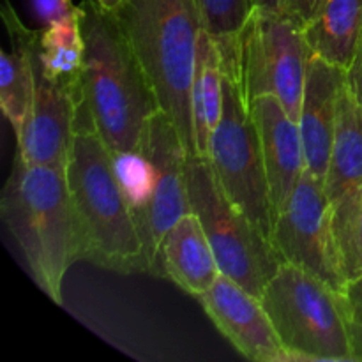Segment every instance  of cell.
Wrapping results in <instances>:
<instances>
[{"mask_svg": "<svg viewBox=\"0 0 362 362\" xmlns=\"http://www.w3.org/2000/svg\"><path fill=\"white\" fill-rule=\"evenodd\" d=\"M76 225L78 262L117 274H151L133 198L115 156L78 106L76 129L66 165Z\"/></svg>", "mask_w": 362, "mask_h": 362, "instance_id": "1", "label": "cell"}, {"mask_svg": "<svg viewBox=\"0 0 362 362\" xmlns=\"http://www.w3.org/2000/svg\"><path fill=\"white\" fill-rule=\"evenodd\" d=\"M80 25L85 45L81 105L117 161L136 159L148 120L159 110L147 74L115 13L83 0Z\"/></svg>", "mask_w": 362, "mask_h": 362, "instance_id": "2", "label": "cell"}, {"mask_svg": "<svg viewBox=\"0 0 362 362\" xmlns=\"http://www.w3.org/2000/svg\"><path fill=\"white\" fill-rule=\"evenodd\" d=\"M0 216L35 285L49 300L62 304L64 278L78 262L66 166L28 165L14 156L0 197Z\"/></svg>", "mask_w": 362, "mask_h": 362, "instance_id": "3", "label": "cell"}, {"mask_svg": "<svg viewBox=\"0 0 362 362\" xmlns=\"http://www.w3.org/2000/svg\"><path fill=\"white\" fill-rule=\"evenodd\" d=\"M159 110L175 124L187 154L198 156L191 112L198 41L205 30L197 0H124L117 11Z\"/></svg>", "mask_w": 362, "mask_h": 362, "instance_id": "4", "label": "cell"}, {"mask_svg": "<svg viewBox=\"0 0 362 362\" xmlns=\"http://www.w3.org/2000/svg\"><path fill=\"white\" fill-rule=\"evenodd\" d=\"M260 299L292 361L354 362V304L345 292L296 265L281 264Z\"/></svg>", "mask_w": 362, "mask_h": 362, "instance_id": "5", "label": "cell"}, {"mask_svg": "<svg viewBox=\"0 0 362 362\" xmlns=\"http://www.w3.org/2000/svg\"><path fill=\"white\" fill-rule=\"evenodd\" d=\"M187 186L221 274L262 297L281 265L272 240L228 200L207 158L187 154Z\"/></svg>", "mask_w": 362, "mask_h": 362, "instance_id": "6", "label": "cell"}, {"mask_svg": "<svg viewBox=\"0 0 362 362\" xmlns=\"http://www.w3.org/2000/svg\"><path fill=\"white\" fill-rule=\"evenodd\" d=\"M311 55L300 21L283 9L253 7L237 42V81L247 106L274 95L299 122Z\"/></svg>", "mask_w": 362, "mask_h": 362, "instance_id": "7", "label": "cell"}, {"mask_svg": "<svg viewBox=\"0 0 362 362\" xmlns=\"http://www.w3.org/2000/svg\"><path fill=\"white\" fill-rule=\"evenodd\" d=\"M207 159L228 200L271 239L274 211L267 170L257 124L237 81L235 62L223 60V110Z\"/></svg>", "mask_w": 362, "mask_h": 362, "instance_id": "8", "label": "cell"}, {"mask_svg": "<svg viewBox=\"0 0 362 362\" xmlns=\"http://www.w3.org/2000/svg\"><path fill=\"white\" fill-rule=\"evenodd\" d=\"M144 170L141 197L133 202L151 274L159 278V250L166 232L191 212L187 152L175 124L163 110L151 117L138 156Z\"/></svg>", "mask_w": 362, "mask_h": 362, "instance_id": "9", "label": "cell"}, {"mask_svg": "<svg viewBox=\"0 0 362 362\" xmlns=\"http://www.w3.org/2000/svg\"><path fill=\"white\" fill-rule=\"evenodd\" d=\"M271 240L281 264L296 265L346 293L349 281L332 232V202L325 180L308 168L276 216Z\"/></svg>", "mask_w": 362, "mask_h": 362, "instance_id": "10", "label": "cell"}, {"mask_svg": "<svg viewBox=\"0 0 362 362\" xmlns=\"http://www.w3.org/2000/svg\"><path fill=\"white\" fill-rule=\"evenodd\" d=\"M202 308L223 338L243 357L253 362H290L260 297L219 274L214 285L198 297Z\"/></svg>", "mask_w": 362, "mask_h": 362, "instance_id": "11", "label": "cell"}, {"mask_svg": "<svg viewBox=\"0 0 362 362\" xmlns=\"http://www.w3.org/2000/svg\"><path fill=\"white\" fill-rule=\"evenodd\" d=\"M250 112L260 134L267 170L274 219L306 170L299 124L286 113L274 95H260L250 103Z\"/></svg>", "mask_w": 362, "mask_h": 362, "instance_id": "12", "label": "cell"}, {"mask_svg": "<svg viewBox=\"0 0 362 362\" xmlns=\"http://www.w3.org/2000/svg\"><path fill=\"white\" fill-rule=\"evenodd\" d=\"M345 81V69L327 62L322 57L311 55L297 124L303 136L306 168L324 180L338 120L339 95Z\"/></svg>", "mask_w": 362, "mask_h": 362, "instance_id": "13", "label": "cell"}, {"mask_svg": "<svg viewBox=\"0 0 362 362\" xmlns=\"http://www.w3.org/2000/svg\"><path fill=\"white\" fill-rule=\"evenodd\" d=\"M218 260L200 219L193 211L166 232L159 250V278H168L193 297L207 292L219 278Z\"/></svg>", "mask_w": 362, "mask_h": 362, "instance_id": "14", "label": "cell"}, {"mask_svg": "<svg viewBox=\"0 0 362 362\" xmlns=\"http://www.w3.org/2000/svg\"><path fill=\"white\" fill-rule=\"evenodd\" d=\"M0 14L6 23L11 45L0 53V108L16 134L23 127L32 108V98H34L32 45L37 30L25 27L9 0H2Z\"/></svg>", "mask_w": 362, "mask_h": 362, "instance_id": "15", "label": "cell"}, {"mask_svg": "<svg viewBox=\"0 0 362 362\" xmlns=\"http://www.w3.org/2000/svg\"><path fill=\"white\" fill-rule=\"evenodd\" d=\"M303 32L313 55L346 71L362 41V0H320Z\"/></svg>", "mask_w": 362, "mask_h": 362, "instance_id": "16", "label": "cell"}, {"mask_svg": "<svg viewBox=\"0 0 362 362\" xmlns=\"http://www.w3.org/2000/svg\"><path fill=\"white\" fill-rule=\"evenodd\" d=\"M362 186V110L345 81L339 95L325 191L331 202Z\"/></svg>", "mask_w": 362, "mask_h": 362, "instance_id": "17", "label": "cell"}, {"mask_svg": "<svg viewBox=\"0 0 362 362\" xmlns=\"http://www.w3.org/2000/svg\"><path fill=\"white\" fill-rule=\"evenodd\" d=\"M223 110V55L216 39L207 30L202 32L194 62L193 87H191V112L197 151L209 158L212 133L219 122Z\"/></svg>", "mask_w": 362, "mask_h": 362, "instance_id": "18", "label": "cell"}, {"mask_svg": "<svg viewBox=\"0 0 362 362\" xmlns=\"http://www.w3.org/2000/svg\"><path fill=\"white\" fill-rule=\"evenodd\" d=\"M39 60L52 80L81 87L83 78V35L80 25V6H71L48 21L39 32Z\"/></svg>", "mask_w": 362, "mask_h": 362, "instance_id": "19", "label": "cell"}, {"mask_svg": "<svg viewBox=\"0 0 362 362\" xmlns=\"http://www.w3.org/2000/svg\"><path fill=\"white\" fill-rule=\"evenodd\" d=\"M332 232L350 285L362 278V186L332 202Z\"/></svg>", "mask_w": 362, "mask_h": 362, "instance_id": "20", "label": "cell"}, {"mask_svg": "<svg viewBox=\"0 0 362 362\" xmlns=\"http://www.w3.org/2000/svg\"><path fill=\"white\" fill-rule=\"evenodd\" d=\"M204 27L218 42L225 60L237 62V42L253 11V0H197Z\"/></svg>", "mask_w": 362, "mask_h": 362, "instance_id": "21", "label": "cell"}, {"mask_svg": "<svg viewBox=\"0 0 362 362\" xmlns=\"http://www.w3.org/2000/svg\"><path fill=\"white\" fill-rule=\"evenodd\" d=\"M346 83H349V88L352 90L354 98L359 103L362 110V41L357 48L356 57H354L352 64L346 69Z\"/></svg>", "mask_w": 362, "mask_h": 362, "instance_id": "22", "label": "cell"}, {"mask_svg": "<svg viewBox=\"0 0 362 362\" xmlns=\"http://www.w3.org/2000/svg\"><path fill=\"white\" fill-rule=\"evenodd\" d=\"M350 341H352L354 362H362V306L357 304H354L352 320H350Z\"/></svg>", "mask_w": 362, "mask_h": 362, "instance_id": "23", "label": "cell"}, {"mask_svg": "<svg viewBox=\"0 0 362 362\" xmlns=\"http://www.w3.org/2000/svg\"><path fill=\"white\" fill-rule=\"evenodd\" d=\"M318 2L320 0H283V11L296 18L297 21H300V23H304L313 14Z\"/></svg>", "mask_w": 362, "mask_h": 362, "instance_id": "24", "label": "cell"}, {"mask_svg": "<svg viewBox=\"0 0 362 362\" xmlns=\"http://www.w3.org/2000/svg\"><path fill=\"white\" fill-rule=\"evenodd\" d=\"M346 296L350 297V300H352L354 304L362 306V278L350 283L349 288H346Z\"/></svg>", "mask_w": 362, "mask_h": 362, "instance_id": "25", "label": "cell"}, {"mask_svg": "<svg viewBox=\"0 0 362 362\" xmlns=\"http://www.w3.org/2000/svg\"><path fill=\"white\" fill-rule=\"evenodd\" d=\"M253 7L257 9H283V0H253Z\"/></svg>", "mask_w": 362, "mask_h": 362, "instance_id": "26", "label": "cell"}, {"mask_svg": "<svg viewBox=\"0 0 362 362\" xmlns=\"http://www.w3.org/2000/svg\"><path fill=\"white\" fill-rule=\"evenodd\" d=\"M95 2H98L103 9L110 11V13H117V11L122 7L124 0H95Z\"/></svg>", "mask_w": 362, "mask_h": 362, "instance_id": "27", "label": "cell"}]
</instances>
